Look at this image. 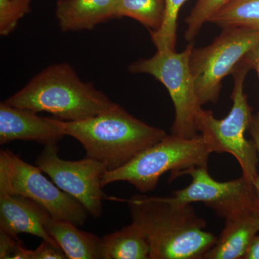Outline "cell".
Instances as JSON below:
<instances>
[{"label": "cell", "mask_w": 259, "mask_h": 259, "mask_svg": "<svg viewBox=\"0 0 259 259\" xmlns=\"http://www.w3.org/2000/svg\"><path fill=\"white\" fill-rule=\"evenodd\" d=\"M185 175L192 177L190 185L175 191L171 197H163L172 205L203 202L225 219L247 209L259 208L254 185L243 176L235 180L218 182L209 175L207 166H196L180 172L177 178Z\"/></svg>", "instance_id": "9c48e42d"}, {"label": "cell", "mask_w": 259, "mask_h": 259, "mask_svg": "<svg viewBox=\"0 0 259 259\" xmlns=\"http://www.w3.org/2000/svg\"><path fill=\"white\" fill-rule=\"evenodd\" d=\"M250 69L245 56L232 72L234 81L231 95L233 106L228 115L218 120L212 111L201 107L196 117V126L209 152L231 154L241 166L242 176L255 185L258 175V151L253 140L248 141L245 136L253 116V108L243 90Z\"/></svg>", "instance_id": "277c9868"}, {"label": "cell", "mask_w": 259, "mask_h": 259, "mask_svg": "<svg viewBox=\"0 0 259 259\" xmlns=\"http://www.w3.org/2000/svg\"><path fill=\"white\" fill-rule=\"evenodd\" d=\"M42 173L38 166L23 161L10 150L0 152V192L28 197L53 218L83 226L88 218L85 207Z\"/></svg>", "instance_id": "ba28073f"}, {"label": "cell", "mask_w": 259, "mask_h": 259, "mask_svg": "<svg viewBox=\"0 0 259 259\" xmlns=\"http://www.w3.org/2000/svg\"><path fill=\"white\" fill-rule=\"evenodd\" d=\"M258 41V30L231 27L223 28L207 47H194L190 67L201 106L217 103L223 80Z\"/></svg>", "instance_id": "52a82bcc"}, {"label": "cell", "mask_w": 259, "mask_h": 259, "mask_svg": "<svg viewBox=\"0 0 259 259\" xmlns=\"http://www.w3.org/2000/svg\"><path fill=\"white\" fill-rule=\"evenodd\" d=\"M5 102L37 113L49 112L64 121L86 120L117 105L64 63L47 66Z\"/></svg>", "instance_id": "3957f363"}, {"label": "cell", "mask_w": 259, "mask_h": 259, "mask_svg": "<svg viewBox=\"0 0 259 259\" xmlns=\"http://www.w3.org/2000/svg\"><path fill=\"white\" fill-rule=\"evenodd\" d=\"M50 216L47 209L28 197L0 192V231L14 237L27 233L60 247L44 227Z\"/></svg>", "instance_id": "7c38bea8"}, {"label": "cell", "mask_w": 259, "mask_h": 259, "mask_svg": "<svg viewBox=\"0 0 259 259\" xmlns=\"http://www.w3.org/2000/svg\"><path fill=\"white\" fill-rule=\"evenodd\" d=\"M252 140L256 146L257 151H258L259 158V111L255 115L253 116L251 122H250L249 128H248ZM255 192H256L257 198H258L259 207V172L258 178L254 185Z\"/></svg>", "instance_id": "cb8c5ba5"}, {"label": "cell", "mask_w": 259, "mask_h": 259, "mask_svg": "<svg viewBox=\"0 0 259 259\" xmlns=\"http://www.w3.org/2000/svg\"><path fill=\"white\" fill-rule=\"evenodd\" d=\"M58 153L56 144L45 146L35 164L61 190L82 204L91 216L101 217L105 199L101 182L107 167L88 156L79 161H66Z\"/></svg>", "instance_id": "30bf717a"}, {"label": "cell", "mask_w": 259, "mask_h": 259, "mask_svg": "<svg viewBox=\"0 0 259 259\" xmlns=\"http://www.w3.org/2000/svg\"><path fill=\"white\" fill-rule=\"evenodd\" d=\"M30 10L18 0H0V34L6 36L16 28L19 20Z\"/></svg>", "instance_id": "44dd1931"}, {"label": "cell", "mask_w": 259, "mask_h": 259, "mask_svg": "<svg viewBox=\"0 0 259 259\" xmlns=\"http://www.w3.org/2000/svg\"><path fill=\"white\" fill-rule=\"evenodd\" d=\"M147 238L136 223L100 238L98 258L149 259Z\"/></svg>", "instance_id": "2e32d148"}, {"label": "cell", "mask_w": 259, "mask_h": 259, "mask_svg": "<svg viewBox=\"0 0 259 259\" xmlns=\"http://www.w3.org/2000/svg\"><path fill=\"white\" fill-rule=\"evenodd\" d=\"M242 259H259V234L252 240Z\"/></svg>", "instance_id": "484cf974"}, {"label": "cell", "mask_w": 259, "mask_h": 259, "mask_svg": "<svg viewBox=\"0 0 259 259\" xmlns=\"http://www.w3.org/2000/svg\"><path fill=\"white\" fill-rule=\"evenodd\" d=\"M221 28L259 30V0H231L209 20Z\"/></svg>", "instance_id": "ac0fdd59"}, {"label": "cell", "mask_w": 259, "mask_h": 259, "mask_svg": "<svg viewBox=\"0 0 259 259\" xmlns=\"http://www.w3.org/2000/svg\"><path fill=\"white\" fill-rule=\"evenodd\" d=\"M0 258L34 259V250L25 248L18 237L0 231Z\"/></svg>", "instance_id": "7402d4cb"}, {"label": "cell", "mask_w": 259, "mask_h": 259, "mask_svg": "<svg viewBox=\"0 0 259 259\" xmlns=\"http://www.w3.org/2000/svg\"><path fill=\"white\" fill-rule=\"evenodd\" d=\"M117 0H59L56 16L63 32L92 30L113 19Z\"/></svg>", "instance_id": "5bb4252c"}, {"label": "cell", "mask_w": 259, "mask_h": 259, "mask_svg": "<svg viewBox=\"0 0 259 259\" xmlns=\"http://www.w3.org/2000/svg\"><path fill=\"white\" fill-rule=\"evenodd\" d=\"M51 120L66 136L81 143L87 156L101 162L107 171L125 166L167 136L163 130L139 120L117 104L86 120Z\"/></svg>", "instance_id": "7a4b0ae2"}, {"label": "cell", "mask_w": 259, "mask_h": 259, "mask_svg": "<svg viewBox=\"0 0 259 259\" xmlns=\"http://www.w3.org/2000/svg\"><path fill=\"white\" fill-rule=\"evenodd\" d=\"M230 1L231 0H198L190 15L185 19L187 24L186 40L192 42L204 24L209 23L210 19Z\"/></svg>", "instance_id": "ffe728a7"}, {"label": "cell", "mask_w": 259, "mask_h": 259, "mask_svg": "<svg viewBox=\"0 0 259 259\" xmlns=\"http://www.w3.org/2000/svg\"><path fill=\"white\" fill-rule=\"evenodd\" d=\"M187 0H166V13L161 28L151 31V40L157 50L176 51L177 20L181 8Z\"/></svg>", "instance_id": "d6986e66"}, {"label": "cell", "mask_w": 259, "mask_h": 259, "mask_svg": "<svg viewBox=\"0 0 259 259\" xmlns=\"http://www.w3.org/2000/svg\"><path fill=\"white\" fill-rule=\"evenodd\" d=\"M165 13L166 0H117L113 19H134L153 32L161 28Z\"/></svg>", "instance_id": "e0dca14e"}, {"label": "cell", "mask_w": 259, "mask_h": 259, "mask_svg": "<svg viewBox=\"0 0 259 259\" xmlns=\"http://www.w3.org/2000/svg\"><path fill=\"white\" fill-rule=\"evenodd\" d=\"M44 227L67 258H98L100 238L96 235L81 231L74 223L52 216L48 218Z\"/></svg>", "instance_id": "9a60e30c"}, {"label": "cell", "mask_w": 259, "mask_h": 259, "mask_svg": "<svg viewBox=\"0 0 259 259\" xmlns=\"http://www.w3.org/2000/svg\"><path fill=\"white\" fill-rule=\"evenodd\" d=\"M193 42L180 53L165 49L157 50L149 59H141L129 66L134 74L151 75L168 90L175 109L171 134L186 139L199 136L196 117L199 104L193 74L190 67V56Z\"/></svg>", "instance_id": "8992f818"}, {"label": "cell", "mask_w": 259, "mask_h": 259, "mask_svg": "<svg viewBox=\"0 0 259 259\" xmlns=\"http://www.w3.org/2000/svg\"><path fill=\"white\" fill-rule=\"evenodd\" d=\"M210 154L200 135L192 139L167 135L125 166L105 172L102 186L104 188L114 182H127L141 193H146L156 189L159 179L166 172H171V182L181 171L207 166Z\"/></svg>", "instance_id": "5b68a950"}, {"label": "cell", "mask_w": 259, "mask_h": 259, "mask_svg": "<svg viewBox=\"0 0 259 259\" xmlns=\"http://www.w3.org/2000/svg\"><path fill=\"white\" fill-rule=\"evenodd\" d=\"M225 220L223 231L203 259H242L258 233V207L247 209Z\"/></svg>", "instance_id": "4fadbf2b"}, {"label": "cell", "mask_w": 259, "mask_h": 259, "mask_svg": "<svg viewBox=\"0 0 259 259\" xmlns=\"http://www.w3.org/2000/svg\"><path fill=\"white\" fill-rule=\"evenodd\" d=\"M251 69H255L259 80V41L245 56Z\"/></svg>", "instance_id": "d4e9b609"}, {"label": "cell", "mask_w": 259, "mask_h": 259, "mask_svg": "<svg viewBox=\"0 0 259 259\" xmlns=\"http://www.w3.org/2000/svg\"><path fill=\"white\" fill-rule=\"evenodd\" d=\"M132 222L144 232L149 259H203L218 237L204 231L207 222L191 204L174 206L161 197L134 195L125 199Z\"/></svg>", "instance_id": "6da1fadb"}, {"label": "cell", "mask_w": 259, "mask_h": 259, "mask_svg": "<svg viewBox=\"0 0 259 259\" xmlns=\"http://www.w3.org/2000/svg\"><path fill=\"white\" fill-rule=\"evenodd\" d=\"M66 136L49 117L37 112L0 104V144L13 141H35L39 144L56 145Z\"/></svg>", "instance_id": "8fae6325"}, {"label": "cell", "mask_w": 259, "mask_h": 259, "mask_svg": "<svg viewBox=\"0 0 259 259\" xmlns=\"http://www.w3.org/2000/svg\"><path fill=\"white\" fill-rule=\"evenodd\" d=\"M18 1L20 2V3H23L24 5H27V6L30 7V0H18Z\"/></svg>", "instance_id": "4316f807"}, {"label": "cell", "mask_w": 259, "mask_h": 259, "mask_svg": "<svg viewBox=\"0 0 259 259\" xmlns=\"http://www.w3.org/2000/svg\"><path fill=\"white\" fill-rule=\"evenodd\" d=\"M66 254L60 247L42 240L41 244L34 250V259H66Z\"/></svg>", "instance_id": "603a6c76"}]
</instances>
